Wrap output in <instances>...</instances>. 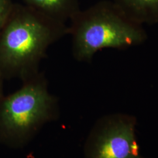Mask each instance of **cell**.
<instances>
[{"instance_id": "8992f818", "label": "cell", "mask_w": 158, "mask_h": 158, "mask_svg": "<svg viewBox=\"0 0 158 158\" xmlns=\"http://www.w3.org/2000/svg\"><path fill=\"white\" fill-rule=\"evenodd\" d=\"M134 22L144 25L158 24V0H113Z\"/></svg>"}, {"instance_id": "ba28073f", "label": "cell", "mask_w": 158, "mask_h": 158, "mask_svg": "<svg viewBox=\"0 0 158 158\" xmlns=\"http://www.w3.org/2000/svg\"><path fill=\"white\" fill-rule=\"evenodd\" d=\"M1 73L0 72V77H1ZM0 91H1V79H0Z\"/></svg>"}, {"instance_id": "277c9868", "label": "cell", "mask_w": 158, "mask_h": 158, "mask_svg": "<svg viewBox=\"0 0 158 158\" xmlns=\"http://www.w3.org/2000/svg\"><path fill=\"white\" fill-rule=\"evenodd\" d=\"M102 124L91 141L86 158H140L130 120L111 117Z\"/></svg>"}, {"instance_id": "52a82bcc", "label": "cell", "mask_w": 158, "mask_h": 158, "mask_svg": "<svg viewBox=\"0 0 158 158\" xmlns=\"http://www.w3.org/2000/svg\"><path fill=\"white\" fill-rule=\"evenodd\" d=\"M13 8L11 0H0V32L10 16Z\"/></svg>"}, {"instance_id": "5b68a950", "label": "cell", "mask_w": 158, "mask_h": 158, "mask_svg": "<svg viewBox=\"0 0 158 158\" xmlns=\"http://www.w3.org/2000/svg\"><path fill=\"white\" fill-rule=\"evenodd\" d=\"M26 6L60 23H66L80 10L78 0H23Z\"/></svg>"}, {"instance_id": "3957f363", "label": "cell", "mask_w": 158, "mask_h": 158, "mask_svg": "<svg viewBox=\"0 0 158 158\" xmlns=\"http://www.w3.org/2000/svg\"><path fill=\"white\" fill-rule=\"evenodd\" d=\"M58 112L56 98L48 90L44 74L40 72L2 102L0 123L20 143H26Z\"/></svg>"}, {"instance_id": "7a4b0ae2", "label": "cell", "mask_w": 158, "mask_h": 158, "mask_svg": "<svg viewBox=\"0 0 158 158\" xmlns=\"http://www.w3.org/2000/svg\"><path fill=\"white\" fill-rule=\"evenodd\" d=\"M70 21L72 55L79 62L90 61L104 49L139 45L148 38L143 26L130 19L113 1H101L80 10Z\"/></svg>"}, {"instance_id": "6da1fadb", "label": "cell", "mask_w": 158, "mask_h": 158, "mask_svg": "<svg viewBox=\"0 0 158 158\" xmlns=\"http://www.w3.org/2000/svg\"><path fill=\"white\" fill-rule=\"evenodd\" d=\"M68 34L66 23L26 5L13 8L0 32L1 73L3 69L23 81L34 77L49 47Z\"/></svg>"}]
</instances>
